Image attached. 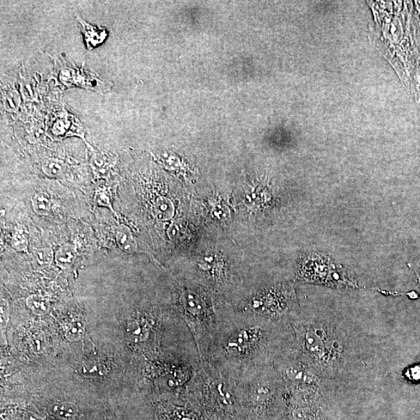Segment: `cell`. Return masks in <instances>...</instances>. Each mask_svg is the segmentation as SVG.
Instances as JSON below:
<instances>
[{
  "mask_svg": "<svg viewBox=\"0 0 420 420\" xmlns=\"http://www.w3.org/2000/svg\"><path fill=\"white\" fill-rule=\"evenodd\" d=\"M32 206L35 214L39 216H48L52 211L50 198L45 192L35 194L32 199Z\"/></svg>",
  "mask_w": 420,
  "mask_h": 420,
  "instance_id": "4fadbf2b",
  "label": "cell"
},
{
  "mask_svg": "<svg viewBox=\"0 0 420 420\" xmlns=\"http://www.w3.org/2000/svg\"><path fill=\"white\" fill-rule=\"evenodd\" d=\"M77 18L81 24L85 45H86L88 50H94L106 41L108 36V32L105 28L94 26L92 24L82 20L80 17L77 16Z\"/></svg>",
  "mask_w": 420,
  "mask_h": 420,
  "instance_id": "9c48e42d",
  "label": "cell"
},
{
  "mask_svg": "<svg viewBox=\"0 0 420 420\" xmlns=\"http://www.w3.org/2000/svg\"><path fill=\"white\" fill-rule=\"evenodd\" d=\"M48 411L52 417L61 419H68L76 415L78 412V407L72 401H57L48 406Z\"/></svg>",
  "mask_w": 420,
  "mask_h": 420,
  "instance_id": "7c38bea8",
  "label": "cell"
},
{
  "mask_svg": "<svg viewBox=\"0 0 420 420\" xmlns=\"http://www.w3.org/2000/svg\"><path fill=\"white\" fill-rule=\"evenodd\" d=\"M77 251L74 246L71 243H64L58 249L54 260L59 267L62 270H68L75 263Z\"/></svg>",
  "mask_w": 420,
  "mask_h": 420,
  "instance_id": "8fae6325",
  "label": "cell"
},
{
  "mask_svg": "<svg viewBox=\"0 0 420 420\" xmlns=\"http://www.w3.org/2000/svg\"><path fill=\"white\" fill-rule=\"evenodd\" d=\"M57 62L59 80L66 88L78 87L96 91L108 89L97 75L85 70L83 67L78 68L66 58L60 57Z\"/></svg>",
  "mask_w": 420,
  "mask_h": 420,
  "instance_id": "8992f818",
  "label": "cell"
},
{
  "mask_svg": "<svg viewBox=\"0 0 420 420\" xmlns=\"http://www.w3.org/2000/svg\"><path fill=\"white\" fill-rule=\"evenodd\" d=\"M155 212L161 220H168L172 215L173 207L166 199H159L155 205Z\"/></svg>",
  "mask_w": 420,
  "mask_h": 420,
  "instance_id": "ac0fdd59",
  "label": "cell"
},
{
  "mask_svg": "<svg viewBox=\"0 0 420 420\" xmlns=\"http://www.w3.org/2000/svg\"><path fill=\"white\" fill-rule=\"evenodd\" d=\"M156 321L148 315H139L127 325V333L134 343L148 342L152 334H155Z\"/></svg>",
  "mask_w": 420,
  "mask_h": 420,
  "instance_id": "ba28073f",
  "label": "cell"
},
{
  "mask_svg": "<svg viewBox=\"0 0 420 420\" xmlns=\"http://www.w3.org/2000/svg\"><path fill=\"white\" fill-rule=\"evenodd\" d=\"M53 259L54 253L50 248L35 249L33 252V265L35 269H45L52 263Z\"/></svg>",
  "mask_w": 420,
  "mask_h": 420,
  "instance_id": "5bb4252c",
  "label": "cell"
},
{
  "mask_svg": "<svg viewBox=\"0 0 420 420\" xmlns=\"http://www.w3.org/2000/svg\"><path fill=\"white\" fill-rule=\"evenodd\" d=\"M11 246L18 252H28V240L22 231H15L13 237H12Z\"/></svg>",
  "mask_w": 420,
  "mask_h": 420,
  "instance_id": "d6986e66",
  "label": "cell"
},
{
  "mask_svg": "<svg viewBox=\"0 0 420 420\" xmlns=\"http://www.w3.org/2000/svg\"><path fill=\"white\" fill-rule=\"evenodd\" d=\"M115 239H117L119 247L125 252L130 254L142 252L141 250H139L138 242L132 235L131 230L125 225H119L115 228Z\"/></svg>",
  "mask_w": 420,
  "mask_h": 420,
  "instance_id": "30bf717a",
  "label": "cell"
},
{
  "mask_svg": "<svg viewBox=\"0 0 420 420\" xmlns=\"http://www.w3.org/2000/svg\"><path fill=\"white\" fill-rule=\"evenodd\" d=\"M177 308L196 341L199 361L205 357L218 328L235 312L230 301L193 282L182 285Z\"/></svg>",
  "mask_w": 420,
  "mask_h": 420,
  "instance_id": "3957f363",
  "label": "cell"
},
{
  "mask_svg": "<svg viewBox=\"0 0 420 420\" xmlns=\"http://www.w3.org/2000/svg\"><path fill=\"white\" fill-rule=\"evenodd\" d=\"M414 270H415L417 278H418V285L420 289V263L414 268Z\"/></svg>",
  "mask_w": 420,
  "mask_h": 420,
  "instance_id": "484cf974",
  "label": "cell"
},
{
  "mask_svg": "<svg viewBox=\"0 0 420 420\" xmlns=\"http://www.w3.org/2000/svg\"><path fill=\"white\" fill-rule=\"evenodd\" d=\"M294 343L290 322L235 310L218 328L202 361L234 380L255 369L272 366Z\"/></svg>",
  "mask_w": 420,
  "mask_h": 420,
  "instance_id": "6da1fadb",
  "label": "cell"
},
{
  "mask_svg": "<svg viewBox=\"0 0 420 420\" xmlns=\"http://www.w3.org/2000/svg\"><path fill=\"white\" fill-rule=\"evenodd\" d=\"M28 308L38 315H45L50 308V303L45 297L39 295H30L26 301Z\"/></svg>",
  "mask_w": 420,
  "mask_h": 420,
  "instance_id": "9a60e30c",
  "label": "cell"
},
{
  "mask_svg": "<svg viewBox=\"0 0 420 420\" xmlns=\"http://www.w3.org/2000/svg\"><path fill=\"white\" fill-rule=\"evenodd\" d=\"M94 199L97 206L107 207L113 214H115L111 202L110 192H109L107 188H101L97 190L95 193Z\"/></svg>",
  "mask_w": 420,
  "mask_h": 420,
  "instance_id": "ffe728a7",
  "label": "cell"
},
{
  "mask_svg": "<svg viewBox=\"0 0 420 420\" xmlns=\"http://www.w3.org/2000/svg\"><path fill=\"white\" fill-rule=\"evenodd\" d=\"M84 327L83 322L80 320L70 322L68 326H67L65 332L66 339L71 341V342H76V341L80 340L84 333Z\"/></svg>",
  "mask_w": 420,
  "mask_h": 420,
  "instance_id": "e0dca14e",
  "label": "cell"
},
{
  "mask_svg": "<svg viewBox=\"0 0 420 420\" xmlns=\"http://www.w3.org/2000/svg\"><path fill=\"white\" fill-rule=\"evenodd\" d=\"M273 366L282 377L290 394L306 392L323 393L330 386L298 355L294 345L278 357Z\"/></svg>",
  "mask_w": 420,
  "mask_h": 420,
  "instance_id": "5b68a950",
  "label": "cell"
},
{
  "mask_svg": "<svg viewBox=\"0 0 420 420\" xmlns=\"http://www.w3.org/2000/svg\"><path fill=\"white\" fill-rule=\"evenodd\" d=\"M294 420H318L317 417L308 407L297 406L291 412Z\"/></svg>",
  "mask_w": 420,
  "mask_h": 420,
  "instance_id": "44dd1931",
  "label": "cell"
},
{
  "mask_svg": "<svg viewBox=\"0 0 420 420\" xmlns=\"http://www.w3.org/2000/svg\"><path fill=\"white\" fill-rule=\"evenodd\" d=\"M24 419L26 420H41L39 418L37 415L32 412H28L26 416H24Z\"/></svg>",
  "mask_w": 420,
  "mask_h": 420,
  "instance_id": "d4e9b609",
  "label": "cell"
},
{
  "mask_svg": "<svg viewBox=\"0 0 420 420\" xmlns=\"http://www.w3.org/2000/svg\"><path fill=\"white\" fill-rule=\"evenodd\" d=\"M41 169L48 178H59L64 172L63 164L56 159L46 160L42 163Z\"/></svg>",
  "mask_w": 420,
  "mask_h": 420,
  "instance_id": "2e32d148",
  "label": "cell"
},
{
  "mask_svg": "<svg viewBox=\"0 0 420 420\" xmlns=\"http://www.w3.org/2000/svg\"><path fill=\"white\" fill-rule=\"evenodd\" d=\"M106 158L103 155L94 153L91 158V166L97 174H103L107 166Z\"/></svg>",
  "mask_w": 420,
  "mask_h": 420,
  "instance_id": "7402d4cb",
  "label": "cell"
},
{
  "mask_svg": "<svg viewBox=\"0 0 420 420\" xmlns=\"http://www.w3.org/2000/svg\"><path fill=\"white\" fill-rule=\"evenodd\" d=\"M52 133L54 137L62 139L72 136L80 137L84 140L87 145L88 143L85 139V132L83 128L74 114L67 111L61 112L54 119L52 126Z\"/></svg>",
  "mask_w": 420,
  "mask_h": 420,
  "instance_id": "52a82bcc",
  "label": "cell"
},
{
  "mask_svg": "<svg viewBox=\"0 0 420 420\" xmlns=\"http://www.w3.org/2000/svg\"><path fill=\"white\" fill-rule=\"evenodd\" d=\"M235 310L290 323L299 314L301 306L293 285L283 282L249 289Z\"/></svg>",
  "mask_w": 420,
  "mask_h": 420,
  "instance_id": "277c9868",
  "label": "cell"
},
{
  "mask_svg": "<svg viewBox=\"0 0 420 420\" xmlns=\"http://www.w3.org/2000/svg\"><path fill=\"white\" fill-rule=\"evenodd\" d=\"M415 11H412V20L414 26H415L418 37L420 40V2H416Z\"/></svg>",
  "mask_w": 420,
  "mask_h": 420,
  "instance_id": "603a6c76",
  "label": "cell"
},
{
  "mask_svg": "<svg viewBox=\"0 0 420 420\" xmlns=\"http://www.w3.org/2000/svg\"><path fill=\"white\" fill-rule=\"evenodd\" d=\"M408 374H409L411 380L420 381V365L410 368Z\"/></svg>",
  "mask_w": 420,
  "mask_h": 420,
  "instance_id": "cb8c5ba5",
  "label": "cell"
},
{
  "mask_svg": "<svg viewBox=\"0 0 420 420\" xmlns=\"http://www.w3.org/2000/svg\"><path fill=\"white\" fill-rule=\"evenodd\" d=\"M294 348L328 385L343 383L354 366V346L343 321L325 319L301 307L290 322Z\"/></svg>",
  "mask_w": 420,
  "mask_h": 420,
  "instance_id": "7a4b0ae2",
  "label": "cell"
}]
</instances>
